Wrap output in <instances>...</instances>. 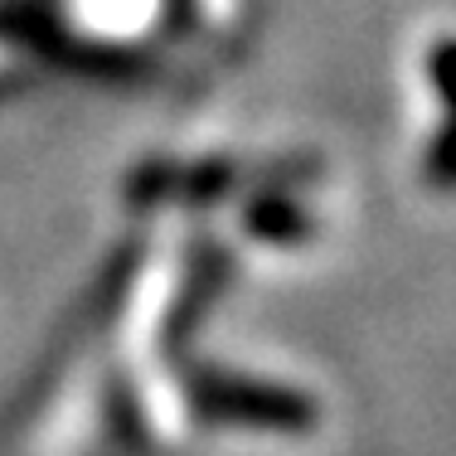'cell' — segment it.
Here are the masks:
<instances>
[{
	"instance_id": "6da1fadb",
	"label": "cell",
	"mask_w": 456,
	"mask_h": 456,
	"mask_svg": "<svg viewBox=\"0 0 456 456\" xmlns=\"http://www.w3.org/2000/svg\"><path fill=\"white\" fill-rule=\"evenodd\" d=\"M107 360L97 340L93 311L53 345L39 369L35 388L25 394L10 422V452L15 456H83L93 447L107 412Z\"/></svg>"
},
{
	"instance_id": "7a4b0ae2",
	"label": "cell",
	"mask_w": 456,
	"mask_h": 456,
	"mask_svg": "<svg viewBox=\"0 0 456 456\" xmlns=\"http://www.w3.org/2000/svg\"><path fill=\"white\" fill-rule=\"evenodd\" d=\"M184 403L214 422L233 428H267V432H301L316 422L306 394H287L263 379H238V374H204L184 388Z\"/></svg>"
},
{
	"instance_id": "3957f363",
	"label": "cell",
	"mask_w": 456,
	"mask_h": 456,
	"mask_svg": "<svg viewBox=\"0 0 456 456\" xmlns=\"http://www.w3.org/2000/svg\"><path fill=\"white\" fill-rule=\"evenodd\" d=\"M59 35L97 59H126L170 20V0H49Z\"/></svg>"
},
{
	"instance_id": "277c9868",
	"label": "cell",
	"mask_w": 456,
	"mask_h": 456,
	"mask_svg": "<svg viewBox=\"0 0 456 456\" xmlns=\"http://www.w3.org/2000/svg\"><path fill=\"white\" fill-rule=\"evenodd\" d=\"M175 10H184V20H194L200 29H209L214 39H228L238 25H243L248 0H170Z\"/></svg>"
}]
</instances>
